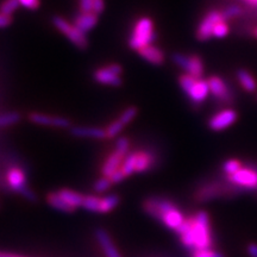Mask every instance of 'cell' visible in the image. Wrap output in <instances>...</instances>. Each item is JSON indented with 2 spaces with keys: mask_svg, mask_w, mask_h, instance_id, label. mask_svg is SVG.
Returning <instances> with one entry per match:
<instances>
[{
  "mask_svg": "<svg viewBox=\"0 0 257 257\" xmlns=\"http://www.w3.org/2000/svg\"><path fill=\"white\" fill-rule=\"evenodd\" d=\"M176 231L186 248L199 250L212 246L211 224L207 212L200 211L194 217L185 219Z\"/></svg>",
  "mask_w": 257,
  "mask_h": 257,
  "instance_id": "1",
  "label": "cell"
},
{
  "mask_svg": "<svg viewBox=\"0 0 257 257\" xmlns=\"http://www.w3.org/2000/svg\"><path fill=\"white\" fill-rule=\"evenodd\" d=\"M146 211L157 218L172 230H178L185 221L184 214L179 211L174 204L166 200V199H150L144 205Z\"/></svg>",
  "mask_w": 257,
  "mask_h": 257,
  "instance_id": "2",
  "label": "cell"
},
{
  "mask_svg": "<svg viewBox=\"0 0 257 257\" xmlns=\"http://www.w3.org/2000/svg\"><path fill=\"white\" fill-rule=\"evenodd\" d=\"M155 40L156 32L154 21L150 17H141L134 25L127 44L131 49L138 53L143 48L153 44Z\"/></svg>",
  "mask_w": 257,
  "mask_h": 257,
  "instance_id": "3",
  "label": "cell"
},
{
  "mask_svg": "<svg viewBox=\"0 0 257 257\" xmlns=\"http://www.w3.org/2000/svg\"><path fill=\"white\" fill-rule=\"evenodd\" d=\"M179 85L194 104H201L210 95V86L207 80L197 79L185 73L179 76Z\"/></svg>",
  "mask_w": 257,
  "mask_h": 257,
  "instance_id": "4",
  "label": "cell"
},
{
  "mask_svg": "<svg viewBox=\"0 0 257 257\" xmlns=\"http://www.w3.org/2000/svg\"><path fill=\"white\" fill-rule=\"evenodd\" d=\"M53 24L64 37L68 40L73 46H75L79 49H87L88 40L85 32H82L79 28L75 27V24L64 19L61 16H55L53 18Z\"/></svg>",
  "mask_w": 257,
  "mask_h": 257,
  "instance_id": "5",
  "label": "cell"
},
{
  "mask_svg": "<svg viewBox=\"0 0 257 257\" xmlns=\"http://www.w3.org/2000/svg\"><path fill=\"white\" fill-rule=\"evenodd\" d=\"M173 62L176 66L185 70L186 74L194 76L197 79H202L205 73V66L202 59L199 55H186L182 53H175L172 56Z\"/></svg>",
  "mask_w": 257,
  "mask_h": 257,
  "instance_id": "6",
  "label": "cell"
},
{
  "mask_svg": "<svg viewBox=\"0 0 257 257\" xmlns=\"http://www.w3.org/2000/svg\"><path fill=\"white\" fill-rule=\"evenodd\" d=\"M121 75H123V67L118 63H110L101 68L95 69L93 73V79L100 85L119 87L123 83Z\"/></svg>",
  "mask_w": 257,
  "mask_h": 257,
  "instance_id": "7",
  "label": "cell"
},
{
  "mask_svg": "<svg viewBox=\"0 0 257 257\" xmlns=\"http://www.w3.org/2000/svg\"><path fill=\"white\" fill-rule=\"evenodd\" d=\"M227 181L243 191H255L257 189V169L242 167L238 172L227 176Z\"/></svg>",
  "mask_w": 257,
  "mask_h": 257,
  "instance_id": "8",
  "label": "cell"
},
{
  "mask_svg": "<svg viewBox=\"0 0 257 257\" xmlns=\"http://www.w3.org/2000/svg\"><path fill=\"white\" fill-rule=\"evenodd\" d=\"M220 19H223L221 11H218V10L208 11L207 14L202 17L201 22L197 27L195 36H197L198 40L201 42H205L212 38V32H213L214 25H216Z\"/></svg>",
  "mask_w": 257,
  "mask_h": 257,
  "instance_id": "9",
  "label": "cell"
},
{
  "mask_svg": "<svg viewBox=\"0 0 257 257\" xmlns=\"http://www.w3.org/2000/svg\"><path fill=\"white\" fill-rule=\"evenodd\" d=\"M8 182L14 191L19 192L23 194L29 200H35L36 195L35 193L27 187V176L25 173L18 167H14L9 170L8 173Z\"/></svg>",
  "mask_w": 257,
  "mask_h": 257,
  "instance_id": "10",
  "label": "cell"
},
{
  "mask_svg": "<svg viewBox=\"0 0 257 257\" xmlns=\"http://www.w3.org/2000/svg\"><path fill=\"white\" fill-rule=\"evenodd\" d=\"M237 191H243V189L236 187V186L233 185L227 187V186L218 184V182H213V184H208L206 186H204V187L198 192L197 198L201 201H207L211 200V199L224 197V195L234 194V193H237Z\"/></svg>",
  "mask_w": 257,
  "mask_h": 257,
  "instance_id": "11",
  "label": "cell"
},
{
  "mask_svg": "<svg viewBox=\"0 0 257 257\" xmlns=\"http://www.w3.org/2000/svg\"><path fill=\"white\" fill-rule=\"evenodd\" d=\"M238 114L232 108H225L212 115L208 120V127L213 131H223L236 123Z\"/></svg>",
  "mask_w": 257,
  "mask_h": 257,
  "instance_id": "12",
  "label": "cell"
},
{
  "mask_svg": "<svg viewBox=\"0 0 257 257\" xmlns=\"http://www.w3.org/2000/svg\"><path fill=\"white\" fill-rule=\"evenodd\" d=\"M29 119L32 123L42 125V126H51V127H60L66 128L70 126V120L64 117H59V115H51L47 113H41V112H32L29 115Z\"/></svg>",
  "mask_w": 257,
  "mask_h": 257,
  "instance_id": "13",
  "label": "cell"
},
{
  "mask_svg": "<svg viewBox=\"0 0 257 257\" xmlns=\"http://www.w3.org/2000/svg\"><path fill=\"white\" fill-rule=\"evenodd\" d=\"M208 86H210V93L221 102H229L231 99V92L229 86L220 76L212 75L207 79Z\"/></svg>",
  "mask_w": 257,
  "mask_h": 257,
  "instance_id": "14",
  "label": "cell"
},
{
  "mask_svg": "<svg viewBox=\"0 0 257 257\" xmlns=\"http://www.w3.org/2000/svg\"><path fill=\"white\" fill-rule=\"evenodd\" d=\"M98 17L99 16L94 14V12H79L74 17L73 23L82 32L87 34V32L92 31L96 27V24H98Z\"/></svg>",
  "mask_w": 257,
  "mask_h": 257,
  "instance_id": "15",
  "label": "cell"
},
{
  "mask_svg": "<svg viewBox=\"0 0 257 257\" xmlns=\"http://www.w3.org/2000/svg\"><path fill=\"white\" fill-rule=\"evenodd\" d=\"M138 55L142 57L144 61H147L148 63L153 64V66H161L166 60L165 53L154 44H150V46L138 51Z\"/></svg>",
  "mask_w": 257,
  "mask_h": 257,
  "instance_id": "16",
  "label": "cell"
},
{
  "mask_svg": "<svg viewBox=\"0 0 257 257\" xmlns=\"http://www.w3.org/2000/svg\"><path fill=\"white\" fill-rule=\"evenodd\" d=\"M126 155L127 154H124L119 152V150L114 149V152L107 157L104 166H102V174H104V176H108V178H110L114 172L120 169L121 165H123V161Z\"/></svg>",
  "mask_w": 257,
  "mask_h": 257,
  "instance_id": "17",
  "label": "cell"
},
{
  "mask_svg": "<svg viewBox=\"0 0 257 257\" xmlns=\"http://www.w3.org/2000/svg\"><path fill=\"white\" fill-rule=\"evenodd\" d=\"M95 237L102 248V251L105 252L106 257H121L119 251H118L117 248H115L114 244L112 243L110 234L106 232L105 230L102 229L96 230Z\"/></svg>",
  "mask_w": 257,
  "mask_h": 257,
  "instance_id": "18",
  "label": "cell"
},
{
  "mask_svg": "<svg viewBox=\"0 0 257 257\" xmlns=\"http://www.w3.org/2000/svg\"><path fill=\"white\" fill-rule=\"evenodd\" d=\"M72 134L74 136L80 138H93V140H104V138H107L106 130L101 127L74 126L72 128Z\"/></svg>",
  "mask_w": 257,
  "mask_h": 257,
  "instance_id": "19",
  "label": "cell"
},
{
  "mask_svg": "<svg viewBox=\"0 0 257 257\" xmlns=\"http://www.w3.org/2000/svg\"><path fill=\"white\" fill-rule=\"evenodd\" d=\"M238 82L245 92L253 93L257 89V81L253 75L246 69H238L236 73Z\"/></svg>",
  "mask_w": 257,
  "mask_h": 257,
  "instance_id": "20",
  "label": "cell"
},
{
  "mask_svg": "<svg viewBox=\"0 0 257 257\" xmlns=\"http://www.w3.org/2000/svg\"><path fill=\"white\" fill-rule=\"evenodd\" d=\"M57 193H59L60 197L62 198L63 200L66 201L69 206H72L73 208L82 206L83 199H85V197L80 194V193L70 191V189H61V191Z\"/></svg>",
  "mask_w": 257,
  "mask_h": 257,
  "instance_id": "21",
  "label": "cell"
},
{
  "mask_svg": "<svg viewBox=\"0 0 257 257\" xmlns=\"http://www.w3.org/2000/svg\"><path fill=\"white\" fill-rule=\"evenodd\" d=\"M153 155L147 152L136 153V173H143L152 167Z\"/></svg>",
  "mask_w": 257,
  "mask_h": 257,
  "instance_id": "22",
  "label": "cell"
},
{
  "mask_svg": "<svg viewBox=\"0 0 257 257\" xmlns=\"http://www.w3.org/2000/svg\"><path fill=\"white\" fill-rule=\"evenodd\" d=\"M48 202H49L54 208L62 212H73L75 210V208L69 206V205L60 197L59 193H50V194L48 195Z\"/></svg>",
  "mask_w": 257,
  "mask_h": 257,
  "instance_id": "23",
  "label": "cell"
},
{
  "mask_svg": "<svg viewBox=\"0 0 257 257\" xmlns=\"http://www.w3.org/2000/svg\"><path fill=\"white\" fill-rule=\"evenodd\" d=\"M120 169L126 178L131 174H134V173H136V153L127 154V155L125 156Z\"/></svg>",
  "mask_w": 257,
  "mask_h": 257,
  "instance_id": "24",
  "label": "cell"
},
{
  "mask_svg": "<svg viewBox=\"0 0 257 257\" xmlns=\"http://www.w3.org/2000/svg\"><path fill=\"white\" fill-rule=\"evenodd\" d=\"M118 204H119V198L117 195H106V197L101 198L100 200V213H107V212L114 210Z\"/></svg>",
  "mask_w": 257,
  "mask_h": 257,
  "instance_id": "25",
  "label": "cell"
},
{
  "mask_svg": "<svg viewBox=\"0 0 257 257\" xmlns=\"http://www.w3.org/2000/svg\"><path fill=\"white\" fill-rule=\"evenodd\" d=\"M21 120V114L16 111L5 112L0 114V127H8Z\"/></svg>",
  "mask_w": 257,
  "mask_h": 257,
  "instance_id": "26",
  "label": "cell"
},
{
  "mask_svg": "<svg viewBox=\"0 0 257 257\" xmlns=\"http://www.w3.org/2000/svg\"><path fill=\"white\" fill-rule=\"evenodd\" d=\"M100 200L101 198L94 197V195H86L83 199L82 207L91 212H99L100 213Z\"/></svg>",
  "mask_w": 257,
  "mask_h": 257,
  "instance_id": "27",
  "label": "cell"
},
{
  "mask_svg": "<svg viewBox=\"0 0 257 257\" xmlns=\"http://www.w3.org/2000/svg\"><path fill=\"white\" fill-rule=\"evenodd\" d=\"M230 32V27L227 24V21L225 19H220L218 23L214 25L213 32H212V38H224L227 36V34Z\"/></svg>",
  "mask_w": 257,
  "mask_h": 257,
  "instance_id": "28",
  "label": "cell"
},
{
  "mask_svg": "<svg viewBox=\"0 0 257 257\" xmlns=\"http://www.w3.org/2000/svg\"><path fill=\"white\" fill-rule=\"evenodd\" d=\"M19 6H22L19 0H4V2L0 4V12L6 16H11L12 14H15V12L17 11Z\"/></svg>",
  "mask_w": 257,
  "mask_h": 257,
  "instance_id": "29",
  "label": "cell"
},
{
  "mask_svg": "<svg viewBox=\"0 0 257 257\" xmlns=\"http://www.w3.org/2000/svg\"><path fill=\"white\" fill-rule=\"evenodd\" d=\"M124 127H125V125L121 123L119 119H115L113 121H111L110 125H108V126L105 128L106 136H107V138L117 137L118 135H119L121 131H123Z\"/></svg>",
  "mask_w": 257,
  "mask_h": 257,
  "instance_id": "30",
  "label": "cell"
},
{
  "mask_svg": "<svg viewBox=\"0 0 257 257\" xmlns=\"http://www.w3.org/2000/svg\"><path fill=\"white\" fill-rule=\"evenodd\" d=\"M137 113H138L137 108L135 107V106H130V107H126L123 112H121L118 119H119L124 125H127L128 123H131L135 118H136Z\"/></svg>",
  "mask_w": 257,
  "mask_h": 257,
  "instance_id": "31",
  "label": "cell"
},
{
  "mask_svg": "<svg viewBox=\"0 0 257 257\" xmlns=\"http://www.w3.org/2000/svg\"><path fill=\"white\" fill-rule=\"evenodd\" d=\"M242 162H240L239 160H236V159H231V160H227L225 161L224 166H223V169L224 172L226 173L227 176L229 175H232L234 174L236 172H238V170L242 168Z\"/></svg>",
  "mask_w": 257,
  "mask_h": 257,
  "instance_id": "32",
  "label": "cell"
},
{
  "mask_svg": "<svg viewBox=\"0 0 257 257\" xmlns=\"http://www.w3.org/2000/svg\"><path fill=\"white\" fill-rule=\"evenodd\" d=\"M242 14V8L238 5H231L229 8H226L224 11H221V15H223V18L225 21H229V19L236 18Z\"/></svg>",
  "mask_w": 257,
  "mask_h": 257,
  "instance_id": "33",
  "label": "cell"
},
{
  "mask_svg": "<svg viewBox=\"0 0 257 257\" xmlns=\"http://www.w3.org/2000/svg\"><path fill=\"white\" fill-rule=\"evenodd\" d=\"M192 257H225V256L221 252L214 251V250L208 248V249L193 250Z\"/></svg>",
  "mask_w": 257,
  "mask_h": 257,
  "instance_id": "34",
  "label": "cell"
},
{
  "mask_svg": "<svg viewBox=\"0 0 257 257\" xmlns=\"http://www.w3.org/2000/svg\"><path fill=\"white\" fill-rule=\"evenodd\" d=\"M111 185H112L111 179L108 178V176H104V178L99 179L98 181L95 182V185H94V189H95L96 192L102 193V192L107 191V189L111 187Z\"/></svg>",
  "mask_w": 257,
  "mask_h": 257,
  "instance_id": "35",
  "label": "cell"
},
{
  "mask_svg": "<svg viewBox=\"0 0 257 257\" xmlns=\"http://www.w3.org/2000/svg\"><path fill=\"white\" fill-rule=\"evenodd\" d=\"M128 148H130V141L126 137H120L118 138L117 142H115V150H119V152L127 154Z\"/></svg>",
  "mask_w": 257,
  "mask_h": 257,
  "instance_id": "36",
  "label": "cell"
},
{
  "mask_svg": "<svg viewBox=\"0 0 257 257\" xmlns=\"http://www.w3.org/2000/svg\"><path fill=\"white\" fill-rule=\"evenodd\" d=\"M80 12H94L93 0H79Z\"/></svg>",
  "mask_w": 257,
  "mask_h": 257,
  "instance_id": "37",
  "label": "cell"
},
{
  "mask_svg": "<svg viewBox=\"0 0 257 257\" xmlns=\"http://www.w3.org/2000/svg\"><path fill=\"white\" fill-rule=\"evenodd\" d=\"M21 5L28 10H37L40 8V0H19Z\"/></svg>",
  "mask_w": 257,
  "mask_h": 257,
  "instance_id": "38",
  "label": "cell"
},
{
  "mask_svg": "<svg viewBox=\"0 0 257 257\" xmlns=\"http://www.w3.org/2000/svg\"><path fill=\"white\" fill-rule=\"evenodd\" d=\"M94 6V14L100 16L105 11V0H93Z\"/></svg>",
  "mask_w": 257,
  "mask_h": 257,
  "instance_id": "39",
  "label": "cell"
},
{
  "mask_svg": "<svg viewBox=\"0 0 257 257\" xmlns=\"http://www.w3.org/2000/svg\"><path fill=\"white\" fill-rule=\"evenodd\" d=\"M125 178H126V176H125V174H124L123 172H121V169H118L117 172H114L113 174L110 176L112 184H118V182L123 181Z\"/></svg>",
  "mask_w": 257,
  "mask_h": 257,
  "instance_id": "40",
  "label": "cell"
},
{
  "mask_svg": "<svg viewBox=\"0 0 257 257\" xmlns=\"http://www.w3.org/2000/svg\"><path fill=\"white\" fill-rule=\"evenodd\" d=\"M11 23H12L11 16H6L0 12V29L8 28Z\"/></svg>",
  "mask_w": 257,
  "mask_h": 257,
  "instance_id": "41",
  "label": "cell"
},
{
  "mask_svg": "<svg viewBox=\"0 0 257 257\" xmlns=\"http://www.w3.org/2000/svg\"><path fill=\"white\" fill-rule=\"evenodd\" d=\"M248 253L250 257H257V243H250L248 245Z\"/></svg>",
  "mask_w": 257,
  "mask_h": 257,
  "instance_id": "42",
  "label": "cell"
},
{
  "mask_svg": "<svg viewBox=\"0 0 257 257\" xmlns=\"http://www.w3.org/2000/svg\"><path fill=\"white\" fill-rule=\"evenodd\" d=\"M0 257H23V256H17L14 253H8V252H0Z\"/></svg>",
  "mask_w": 257,
  "mask_h": 257,
  "instance_id": "43",
  "label": "cell"
},
{
  "mask_svg": "<svg viewBox=\"0 0 257 257\" xmlns=\"http://www.w3.org/2000/svg\"><path fill=\"white\" fill-rule=\"evenodd\" d=\"M246 4L251 5V6H257V0H244Z\"/></svg>",
  "mask_w": 257,
  "mask_h": 257,
  "instance_id": "44",
  "label": "cell"
},
{
  "mask_svg": "<svg viewBox=\"0 0 257 257\" xmlns=\"http://www.w3.org/2000/svg\"><path fill=\"white\" fill-rule=\"evenodd\" d=\"M251 35H252V36L255 37V38H257V27H255V28L252 29V30H251Z\"/></svg>",
  "mask_w": 257,
  "mask_h": 257,
  "instance_id": "45",
  "label": "cell"
}]
</instances>
